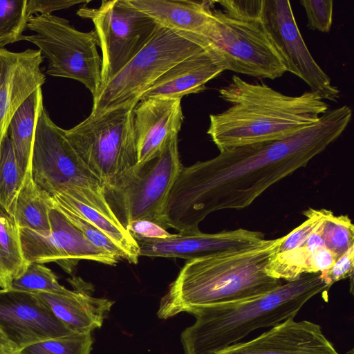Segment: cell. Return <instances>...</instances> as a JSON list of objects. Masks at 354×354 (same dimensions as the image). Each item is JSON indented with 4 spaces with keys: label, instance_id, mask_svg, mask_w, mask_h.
Segmentation results:
<instances>
[{
    "label": "cell",
    "instance_id": "obj_33",
    "mask_svg": "<svg viewBox=\"0 0 354 354\" xmlns=\"http://www.w3.org/2000/svg\"><path fill=\"white\" fill-rule=\"evenodd\" d=\"M307 18V27L322 32H330L333 23V1L331 0H301Z\"/></svg>",
    "mask_w": 354,
    "mask_h": 354
},
{
    "label": "cell",
    "instance_id": "obj_28",
    "mask_svg": "<svg viewBox=\"0 0 354 354\" xmlns=\"http://www.w3.org/2000/svg\"><path fill=\"white\" fill-rule=\"evenodd\" d=\"M10 290L56 294H66L70 290L59 283L57 276L49 268L37 263H29L25 270L12 280Z\"/></svg>",
    "mask_w": 354,
    "mask_h": 354
},
{
    "label": "cell",
    "instance_id": "obj_15",
    "mask_svg": "<svg viewBox=\"0 0 354 354\" xmlns=\"http://www.w3.org/2000/svg\"><path fill=\"white\" fill-rule=\"evenodd\" d=\"M264 234L245 229L214 234L201 230L179 232L164 239L136 238L140 257L181 258L188 261L218 252L251 246L263 240Z\"/></svg>",
    "mask_w": 354,
    "mask_h": 354
},
{
    "label": "cell",
    "instance_id": "obj_37",
    "mask_svg": "<svg viewBox=\"0 0 354 354\" xmlns=\"http://www.w3.org/2000/svg\"><path fill=\"white\" fill-rule=\"evenodd\" d=\"M134 239H164L171 234L161 226L149 221L138 220L131 222L126 227Z\"/></svg>",
    "mask_w": 354,
    "mask_h": 354
},
{
    "label": "cell",
    "instance_id": "obj_24",
    "mask_svg": "<svg viewBox=\"0 0 354 354\" xmlns=\"http://www.w3.org/2000/svg\"><path fill=\"white\" fill-rule=\"evenodd\" d=\"M44 106L41 88L33 91L18 108L8 127V136L21 171L31 165L37 119Z\"/></svg>",
    "mask_w": 354,
    "mask_h": 354
},
{
    "label": "cell",
    "instance_id": "obj_1",
    "mask_svg": "<svg viewBox=\"0 0 354 354\" xmlns=\"http://www.w3.org/2000/svg\"><path fill=\"white\" fill-rule=\"evenodd\" d=\"M352 118L349 106L328 109L313 124L286 138L229 149L182 167L162 213V227L199 231L209 214L250 206L336 140Z\"/></svg>",
    "mask_w": 354,
    "mask_h": 354
},
{
    "label": "cell",
    "instance_id": "obj_38",
    "mask_svg": "<svg viewBox=\"0 0 354 354\" xmlns=\"http://www.w3.org/2000/svg\"><path fill=\"white\" fill-rule=\"evenodd\" d=\"M19 351L17 347L0 330V352L16 353Z\"/></svg>",
    "mask_w": 354,
    "mask_h": 354
},
{
    "label": "cell",
    "instance_id": "obj_3",
    "mask_svg": "<svg viewBox=\"0 0 354 354\" xmlns=\"http://www.w3.org/2000/svg\"><path fill=\"white\" fill-rule=\"evenodd\" d=\"M283 236L188 261L162 297L157 315L167 319L204 306L262 296L282 284L266 268Z\"/></svg>",
    "mask_w": 354,
    "mask_h": 354
},
{
    "label": "cell",
    "instance_id": "obj_5",
    "mask_svg": "<svg viewBox=\"0 0 354 354\" xmlns=\"http://www.w3.org/2000/svg\"><path fill=\"white\" fill-rule=\"evenodd\" d=\"M138 102L89 115L64 129L65 136L87 169L101 182L104 190L119 187L135 171L138 153L133 112Z\"/></svg>",
    "mask_w": 354,
    "mask_h": 354
},
{
    "label": "cell",
    "instance_id": "obj_21",
    "mask_svg": "<svg viewBox=\"0 0 354 354\" xmlns=\"http://www.w3.org/2000/svg\"><path fill=\"white\" fill-rule=\"evenodd\" d=\"M161 26L199 35L207 24L215 1L129 0Z\"/></svg>",
    "mask_w": 354,
    "mask_h": 354
},
{
    "label": "cell",
    "instance_id": "obj_29",
    "mask_svg": "<svg viewBox=\"0 0 354 354\" xmlns=\"http://www.w3.org/2000/svg\"><path fill=\"white\" fill-rule=\"evenodd\" d=\"M26 4L27 0H0V49L24 40L30 19Z\"/></svg>",
    "mask_w": 354,
    "mask_h": 354
},
{
    "label": "cell",
    "instance_id": "obj_4",
    "mask_svg": "<svg viewBox=\"0 0 354 354\" xmlns=\"http://www.w3.org/2000/svg\"><path fill=\"white\" fill-rule=\"evenodd\" d=\"M330 287L320 273L305 274L262 296L195 308V322L180 335L185 354H216L252 331L294 318L304 304Z\"/></svg>",
    "mask_w": 354,
    "mask_h": 354
},
{
    "label": "cell",
    "instance_id": "obj_7",
    "mask_svg": "<svg viewBox=\"0 0 354 354\" xmlns=\"http://www.w3.org/2000/svg\"><path fill=\"white\" fill-rule=\"evenodd\" d=\"M203 50L196 35L159 25L144 46L93 98L90 115L139 102L142 94L171 67Z\"/></svg>",
    "mask_w": 354,
    "mask_h": 354
},
{
    "label": "cell",
    "instance_id": "obj_34",
    "mask_svg": "<svg viewBox=\"0 0 354 354\" xmlns=\"http://www.w3.org/2000/svg\"><path fill=\"white\" fill-rule=\"evenodd\" d=\"M229 16L239 19H260L262 0H226L216 1Z\"/></svg>",
    "mask_w": 354,
    "mask_h": 354
},
{
    "label": "cell",
    "instance_id": "obj_17",
    "mask_svg": "<svg viewBox=\"0 0 354 354\" xmlns=\"http://www.w3.org/2000/svg\"><path fill=\"white\" fill-rule=\"evenodd\" d=\"M43 59L39 49L18 53L0 49V145L18 108L46 82Z\"/></svg>",
    "mask_w": 354,
    "mask_h": 354
},
{
    "label": "cell",
    "instance_id": "obj_14",
    "mask_svg": "<svg viewBox=\"0 0 354 354\" xmlns=\"http://www.w3.org/2000/svg\"><path fill=\"white\" fill-rule=\"evenodd\" d=\"M0 330L20 351L72 332L33 293L0 289Z\"/></svg>",
    "mask_w": 354,
    "mask_h": 354
},
{
    "label": "cell",
    "instance_id": "obj_35",
    "mask_svg": "<svg viewBox=\"0 0 354 354\" xmlns=\"http://www.w3.org/2000/svg\"><path fill=\"white\" fill-rule=\"evenodd\" d=\"M354 268V246L339 257L322 279L330 287L335 282L353 277Z\"/></svg>",
    "mask_w": 354,
    "mask_h": 354
},
{
    "label": "cell",
    "instance_id": "obj_31",
    "mask_svg": "<svg viewBox=\"0 0 354 354\" xmlns=\"http://www.w3.org/2000/svg\"><path fill=\"white\" fill-rule=\"evenodd\" d=\"M53 203L54 207L58 209L94 245L119 259H125V255L122 250L102 231L73 211L59 205L53 201Z\"/></svg>",
    "mask_w": 354,
    "mask_h": 354
},
{
    "label": "cell",
    "instance_id": "obj_18",
    "mask_svg": "<svg viewBox=\"0 0 354 354\" xmlns=\"http://www.w3.org/2000/svg\"><path fill=\"white\" fill-rule=\"evenodd\" d=\"M180 97H152L140 100L133 112L138 153L137 167L154 158L173 136H178L184 120Z\"/></svg>",
    "mask_w": 354,
    "mask_h": 354
},
{
    "label": "cell",
    "instance_id": "obj_27",
    "mask_svg": "<svg viewBox=\"0 0 354 354\" xmlns=\"http://www.w3.org/2000/svg\"><path fill=\"white\" fill-rule=\"evenodd\" d=\"M322 232L325 246L337 260L354 246V226L347 215L335 216L333 212L324 209Z\"/></svg>",
    "mask_w": 354,
    "mask_h": 354
},
{
    "label": "cell",
    "instance_id": "obj_26",
    "mask_svg": "<svg viewBox=\"0 0 354 354\" xmlns=\"http://www.w3.org/2000/svg\"><path fill=\"white\" fill-rule=\"evenodd\" d=\"M24 175L8 133L0 145V207L12 218L16 198Z\"/></svg>",
    "mask_w": 354,
    "mask_h": 354
},
{
    "label": "cell",
    "instance_id": "obj_22",
    "mask_svg": "<svg viewBox=\"0 0 354 354\" xmlns=\"http://www.w3.org/2000/svg\"><path fill=\"white\" fill-rule=\"evenodd\" d=\"M53 207L51 195L34 181L30 165L25 172L15 204L13 218L17 227L41 233L48 232L49 214Z\"/></svg>",
    "mask_w": 354,
    "mask_h": 354
},
{
    "label": "cell",
    "instance_id": "obj_11",
    "mask_svg": "<svg viewBox=\"0 0 354 354\" xmlns=\"http://www.w3.org/2000/svg\"><path fill=\"white\" fill-rule=\"evenodd\" d=\"M77 15L92 21L102 51L101 89L144 46L159 26L129 0H103ZM100 89V90H101Z\"/></svg>",
    "mask_w": 354,
    "mask_h": 354
},
{
    "label": "cell",
    "instance_id": "obj_20",
    "mask_svg": "<svg viewBox=\"0 0 354 354\" xmlns=\"http://www.w3.org/2000/svg\"><path fill=\"white\" fill-rule=\"evenodd\" d=\"M223 71L219 62L203 50L171 67L142 94L140 100L152 97L182 98L201 93L206 89L209 81Z\"/></svg>",
    "mask_w": 354,
    "mask_h": 354
},
{
    "label": "cell",
    "instance_id": "obj_36",
    "mask_svg": "<svg viewBox=\"0 0 354 354\" xmlns=\"http://www.w3.org/2000/svg\"><path fill=\"white\" fill-rule=\"evenodd\" d=\"M82 0H27L26 10L30 18L36 15H50L53 11L68 8L80 3H88Z\"/></svg>",
    "mask_w": 354,
    "mask_h": 354
},
{
    "label": "cell",
    "instance_id": "obj_9",
    "mask_svg": "<svg viewBox=\"0 0 354 354\" xmlns=\"http://www.w3.org/2000/svg\"><path fill=\"white\" fill-rule=\"evenodd\" d=\"M26 28L35 34L24 40L37 46L48 59L46 74L77 80L95 98L101 89L102 59L95 30L82 32L64 18L53 15L30 17Z\"/></svg>",
    "mask_w": 354,
    "mask_h": 354
},
{
    "label": "cell",
    "instance_id": "obj_30",
    "mask_svg": "<svg viewBox=\"0 0 354 354\" xmlns=\"http://www.w3.org/2000/svg\"><path fill=\"white\" fill-rule=\"evenodd\" d=\"M93 339L91 333H71L30 344L20 354H91Z\"/></svg>",
    "mask_w": 354,
    "mask_h": 354
},
{
    "label": "cell",
    "instance_id": "obj_39",
    "mask_svg": "<svg viewBox=\"0 0 354 354\" xmlns=\"http://www.w3.org/2000/svg\"><path fill=\"white\" fill-rule=\"evenodd\" d=\"M0 354H20L19 351L16 353H3L0 352Z\"/></svg>",
    "mask_w": 354,
    "mask_h": 354
},
{
    "label": "cell",
    "instance_id": "obj_23",
    "mask_svg": "<svg viewBox=\"0 0 354 354\" xmlns=\"http://www.w3.org/2000/svg\"><path fill=\"white\" fill-rule=\"evenodd\" d=\"M53 201L76 213L107 236L124 252L125 259L136 264L140 257L139 245L116 217L106 215L63 192L51 195Z\"/></svg>",
    "mask_w": 354,
    "mask_h": 354
},
{
    "label": "cell",
    "instance_id": "obj_6",
    "mask_svg": "<svg viewBox=\"0 0 354 354\" xmlns=\"http://www.w3.org/2000/svg\"><path fill=\"white\" fill-rule=\"evenodd\" d=\"M34 181L50 195L62 190L74 199L106 215L114 216L101 182L84 165L44 106L39 113L31 159Z\"/></svg>",
    "mask_w": 354,
    "mask_h": 354
},
{
    "label": "cell",
    "instance_id": "obj_19",
    "mask_svg": "<svg viewBox=\"0 0 354 354\" xmlns=\"http://www.w3.org/2000/svg\"><path fill=\"white\" fill-rule=\"evenodd\" d=\"M68 281L73 290L66 294H33L72 332L91 333L101 328L114 301L93 297L91 287L80 278L68 279Z\"/></svg>",
    "mask_w": 354,
    "mask_h": 354
},
{
    "label": "cell",
    "instance_id": "obj_16",
    "mask_svg": "<svg viewBox=\"0 0 354 354\" xmlns=\"http://www.w3.org/2000/svg\"><path fill=\"white\" fill-rule=\"evenodd\" d=\"M216 354H339L313 322L290 317L259 336L230 346Z\"/></svg>",
    "mask_w": 354,
    "mask_h": 354
},
{
    "label": "cell",
    "instance_id": "obj_13",
    "mask_svg": "<svg viewBox=\"0 0 354 354\" xmlns=\"http://www.w3.org/2000/svg\"><path fill=\"white\" fill-rule=\"evenodd\" d=\"M49 216L50 230L48 232L19 229L23 254L28 264L54 262L72 274L80 260L111 266L120 260L91 243L54 205Z\"/></svg>",
    "mask_w": 354,
    "mask_h": 354
},
{
    "label": "cell",
    "instance_id": "obj_25",
    "mask_svg": "<svg viewBox=\"0 0 354 354\" xmlns=\"http://www.w3.org/2000/svg\"><path fill=\"white\" fill-rule=\"evenodd\" d=\"M19 230L14 218L0 207V289L10 290L12 280L28 266Z\"/></svg>",
    "mask_w": 354,
    "mask_h": 354
},
{
    "label": "cell",
    "instance_id": "obj_8",
    "mask_svg": "<svg viewBox=\"0 0 354 354\" xmlns=\"http://www.w3.org/2000/svg\"><path fill=\"white\" fill-rule=\"evenodd\" d=\"M197 36L225 71L270 80L287 72L260 19L234 18L214 6Z\"/></svg>",
    "mask_w": 354,
    "mask_h": 354
},
{
    "label": "cell",
    "instance_id": "obj_12",
    "mask_svg": "<svg viewBox=\"0 0 354 354\" xmlns=\"http://www.w3.org/2000/svg\"><path fill=\"white\" fill-rule=\"evenodd\" d=\"M260 19L287 72L301 78L324 100L337 102L339 91L307 48L288 0H262Z\"/></svg>",
    "mask_w": 354,
    "mask_h": 354
},
{
    "label": "cell",
    "instance_id": "obj_2",
    "mask_svg": "<svg viewBox=\"0 0 354 354\" xmlns=\"http://www.w3.org/2000/svg\"><path fill=\"white\" fill-rule=\"evenodd\" d=\"M219 96L231 106L209 115L207 133L220 151L286 138L317 122L329 109L316 92L287 95L236 75L219 89Z\"/></svg>",
    "mask_w": 354,
    "mask_h": 354
},
{
    "label": "cell",
    "instance_id": "obj_32",
    "mask_svg": "<svg viewBox=\"0 0 354 354\" xmlns=\"http://www.w3.org/2000/svg\"><path fill=\"white\" fill-rule=\"evenodd\" d=\"M324 213V209L309 208L305 210L303 214L307 218L306 221L283 236V240L278 246L276 253L289 251L301 245L320 225Z\"/></svg>",
    "mask_w": 354,
    "mask_h": 354
},
{
    "label": "cell",
    "instance_id": "obj_10",
    "mask_svg": "<svg viewBox=\"0 0 354 354\" xmlns=\"http://www.w3.org/2000/svg\"><path fill=\"white\" fill-rule=\"evenodd\" d=\"M183 167L178 136H174L154 158L141 167L136 166L134 173L119 187L104 190L111 209L125 229L138 220L162 227L165 203Z\"/></svg>",
    "mask_w": 354,
    "mask_h": 354
}]
</instances>
